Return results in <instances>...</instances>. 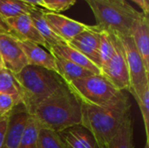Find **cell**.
Here are the masks:
<instances>
[{
  "instance_id": "34",
  "label": "cell",
  "mask_w": 149,
  "mask_h": 148,
  "mask_svg": "<svg viewBox=\"0 0 149 148\" xmlns=\"http://www.w3.org/2000/svg\"><path fill=\"white\" fill-rule=\"evenodd\" d=\"M144 148H149V142H146V145H145V147Z\"/></svg>"
},
{
  "instance_id": "7",
  "label": "cell",
  "mask_w": 149,
  "mask_h": 148,
  "mask_svg": "<svg viewBox=\"0 0 149 148\" xmlns=\"http://www.w3.org/2000/svg\"><path fill=\"white\" fill-rule=\"evenodd\" d=\"M107 32L111 35L114 46V53L111 59L101 66L100 74L120 91H129L130 78L121 43L115 32Z\"/></svg>"
},
{
  "instance_id": "12",
  "label": "cell",
  "mask_w": 149,
  "mask_h": 148,
  "mask_svg": "<svg viewBox=\"0 0 149 148\" xmlns=\"http://www.w3.org/2000/svg\"><path fill=\"white\" fill-rule=\"evenodd\" d=\"M14 36L21 40H28L47 49V45L36 29L29 14H24L5 20Z\"/></svg>"
},
{
  "instance_id": "36",
  "label": "cell",
  "mask_w": 149,
  "mask_h": 148,
  "mask_svg": "<svg viewBox=\"0 0 149 148\" xmlns=\"http://www.w3.org/2000/svg\"><path fill=\"white\" fill-rule=\"evenodd\" d=\"M3 148H6V147H3Z\"/></svg>"
},
{
  "instance_id": "26",
  "label": "cell",
  "mask_w": 149,
  "mask_h": 148,
  "mask_svg": "<svg viewBox=\"0 0 149 148\" xmlns=\"http://www.w3.org/2000/svg\"><path fill=\"white\" fill-rule=\"evenodd\" d=\"M41 1L45 10L56 13H59L60 11L68 10L76 3V0H41Z\"/></svg>"
},
{
  "instance_id": "19",
  "label": "cell",
  "mask_w": 149,
  "mask_h": 148,
  "mask_svg": "<svg viewBox=\"0 0 149 148\" xmlns=\"http://www.w3.org/2000/svg\"><path fill=\"white\" fill-rule=\"evenodd\" d=\"M106 148H134V126L129 116Z\"/></svg>"
},
{
  "instance_id": "37",
  "label": "cell",
  "mask_w": 149,
  "mask_h": 148,
  "mask_svg": "<svg viewBox=\"0 0 149 148\" xmlns=\"http://www.w3.org/2000/svg\"><path fill=\"white\" fill-rule=\"evenodd\" d=\"M0 118H2V117H1V116H0Z\"/></svg>"
},
{
  "instance_id": "3",
  "label": "cell",
  "mask_w": 149,
  "mask_h": 148,
  "mask_svg": "<svg viewBox=\"0 0 149 148\" xmlns=\"http://www.w3.org/2000/svg\"><path fill=\"white\" fill-rule=\"evenodd\" d=\"M12 75L18 88L20 102L30 115L64 82L57 73L31 65Z\"/></svg>"
},
{
  "instance_id": "25",
  "label": "cell",
  "mask_w": 149,
  "mask_h": 148,
  "mask_svg": "<svg viewBox=\"0 0 149 148\" xmlns=\"http://www.w3.org/2000/svg\"><path fill=\"white\" fill-rule=\"evenodd\" d=\"M135 100L137 101L141 113L146 131L147 141L149 142V85L146 86L143 92Z\"/></svg>"
},
{
  "instance_id": "18",
  "label": "cell",
  "mask_w": 149,
  "mask_h": 148,
  "mask_svg": "<svg viewBox=\"0 0 149 148\" xmlns=\"http://www.w3.org/2000/svg\"><path fill=\"white\" fill-rule=\"evenodd\" d=\"M54 57L56 61L58 75L64 80L65 83H69L75 79H79L93 74L91 72L82 68L81 66L65 58H63L56 55H54Z\"/></svg>"
},
{
  "instance_id": "32",
  "label": "cell",
  "mask_w": 149,
  "mask_h": 148,
  "mask_svg": "<svg viewBox=\"0 0 149 148\" xmlns=\"http://www.w3.org/2000/svg\"><path fill=\"white\" fill-rule=\"evenodd\" d=\"M0 69H6L4 64H3V59L1 58V56H0Z\"/></svg>"
},
{
  "instance_id": "30",
  "label": "cell",
  "mask_w": 149,
  "mask_h": 148,
  "mask_svg": "<svg viewBox=\"0 0 149 148\" xmlns=\"http://www.w3.org/2000/svg\"><path fill=\"white\" fill-rule=\"evenodd\" d=\"M124 1H126V0H124ZM130 1H133V2H134L136 4H138V5L141 7V9L142 10V13H143L145 16H148V17L149 8L146 6V4H145V3H144L143 0H130Z\"/></svg>"
},
{
  "instance_id": "5",
  "label": "cell",
  "mask_w": 149,
  "mask_h": 148,
  "mask_svg": "<svg viewBox=\"0 0 149 148\" xmlns=\"http://www.w3.org/2000/svg\"><path fill=\"white\" fill-rule=\"evenodd\" d=\"M65 84L81 103L98 107L108 106L125 94L101 74H92Z\"/></svg>"
},
{
  "instance_id": "9",
  "label": "cell",
  "mask_w": 149,
  "mask_h": 148,
  "mask_svg": "<svg viewBox=\"0 0 149 148\" xmlns=\"http://www.w3.org/2000/svg\"><path fill=\"white\" fill-rule=\"evenodd\" d=\"M44 16L54 32L66 43L89 28V25L69 18L60 13L45 10Z\"/></svg>"
},
{
  "instance_id": "31",
  "label": "cell",
  "mask_w": 149,
  "mask_h": 148,
  "mask_svg": "<svg viewBox=\"0 0 149 148\" xmlns=\"http://www.w3.org/2000/svg\"><path fill=\"white\" fill-rule=\"evenodd\" d=\"M19 1H23V2H25L27 3H30V4H32V5H35V6L44 7L43 3H42L41 0H19Z\"/></svg>"
},
{
  "instance_id": "23",
  "label": "cell",
  "mask_w": 149,
  "mask_h": 148,
  "mask_svg": "<svg viewBox=\"0 0 149 148\" xmlns=\"http://www.w3.org/2000/svg\"><path fill=\"white\" fill-rule=\"evenodd\" d=\"M113 53L114 46L110 33L106 31H100L99 55L100 61V68L111 59Z\"/></svg>"
},
{
  "instance_id": "21",
  "label": "cell",
  "mask_w": 149,
  "mask_h": 148,
  "mask_svg": "<svg viewBox=\"0 0 149 148\" xmlns=\"http://www.w3.org/2000/svg\"><path fill=\"white\" fill-rule=\"evenodd\" d=\"M40 124L31 115H30L26 128L21 137L17 148H38V136Z\"/></svg>"
},
{
  "instance_id": "20",
  "label": "cell",
  "mask_w": 149,
  "mask_h": 148,
  "mask_svg": "<svg viewBox=\"0 0 149 148\" xmlns=\"http://www.w3.org/2000/svg\"><path fill=\"white\" fill-rule=\"evenodd\" d=\"M35 5L19 0H0V16L4 19L30 14Z\"/></svg>"
},
{
  "instance_id": "27",
  "label": "cell",
  "mask_w": 149,
  "mask_h": 148,
  "mask_svg": "<svg viewBox=\"0 0 149 148\" xmlns=\"http://www.w3.org/2000/svg\"><path fill=\"white\" fill-rule=\"evenodd\" d=\"M21 103L19 98L10 94H0V116H8L17 104Z\"/></svg>"
},
{
  "instance_id": "1",
  "label": "cell",
  "mask_w": 149,
  "mask_h": 148,
  "mask_svg": "<svg viewBox=\"0 0 149 148\" xmlns=\"http://www.w3.org/2000/svg\"><path fill=\"white\" fill-rule=\"evenodd\" d=\"M130 109L131 104L126 94L106 107L81 103V126L92 133L99 148H106L131 116Z\"/></svg>"
},
{
  "instance_id": "22",
  "label": "cell",
  "mask_w": 149,
  "mask_h": 148,
  "mask_svg": "<svg viewBox=\"0 0 149 148\" xmlns=\"http://www.w3.org/2000/svg\"><path fill=\"white\" fill-rule=\"evenodd\" d=\"M38 148H66L58 132L40 126L38 136Z\"/></svg>"
},
{
  "instance_id": "8",
  "label": "cell",
  "mask_w": 149,
  "mask_h": 148,
  "mask_svg": "<svg viewBox=\"0 0 149 148\" xmlns=\"http://www.w3.org/2000/svg\"><path fill=\"white\" fill-rule=\"evenodd\" d=\"M0 56L5 68L12 74L19 72L28 65L26 57L19 45L18 39L10 33L0 32Z\"/></svg>"
},
{
  "instance_id": "13",
  "label": "cell",
  "mask_w": 149,
  "mask_h": 148,
  "mask_svg": "<svg viewBox=\"0 0 149 148\" xmlns=\"http://www.w3.org/2000/svg\"><path fill=\"white\" fill-rule=\"evenodd\" d=\"M18 43L26 57L28 65L45 68L58 74L55 57L52 53L28 40L18 39Z\"/></svg>"
},
{
  "instance_id": "17",
  "label": "cell",
  "mask_w": 149,
  "mask_h": 148,
  "mask_svg": "<svg viewBox=\"0 0 149 148\" xmlns=\"http://www.w3.org/2000/svg\"><path fill=\"white\" fill-rule=\"evenodd\" d=\"M45 10L43 8L36 6L33 9V10L29 14V16L31 17L36 29L38 30L43 39L45 40L47 45V50L50 51L52 47L58 44H65L66 42H65L59 36H58L52 29V27L49 25L44 16Z\"/></svg>"
},
{
  "instance_id": "11",
  "label": "cell",
  "mask_w": 149,
  "mask_h": 148,
  "mask_svg": "<svg viewBox=\"0 0 149 148\" xmlns=\"http://www.w3.org/2000/svg\"><path fill=\"white\" fill-rule=\"evenodd\" d=\"M30 114L22 103L17 104L8 115L7 131L4 146L6 148H17L21 137L26 128Z\"/></svg>"
},
{
  "instance_id": "15",
  "label": "cell",
  "mask_w": 149,
  "mask_h": 148,
  "mask_svg": "<svg viewBox=\"0 0 149 148\" xmlns=\"http://www.w3.org/2000/svg\"><path fill=\"white\" fill-rule=\"evenodd\" d=\"M130 35L142 58L147 72H149V20L148 16L143 15L134 22Z\"/></svg>"
},
{
  "instance_id": "6",
  "label": "cell",
  "mask_w": 149,
  "mask_h": 148,
  "mask_svg": "<svg viewBox=\"0 0 149 148\" xmlns=\"http://www.w3.org/2000/svg\"><path fill=\"white\" fill-rule=\"evenodd\" d=\"M117 35L121 43L128 68L130 78V89L128 92L136 99L143 92L146 86L149 85V72L144 66L142 58L131 35Z\"/></svg>"
},
{
  "instance_id": "2",
  "label": "cell",
  "mask_w": 149,
  "mask_h": 148,
  "mask_svg": "<svg viewBox=\"0 0 149 148\" xmlns=\"http://www.w3.org/2000/svg\"><path fill=\"white\" fill-rule=\"evenodd\" d=\"M33 116L40 126L58 133L81 125V102L63 82L35 110Z\"/></svg>"
},
{
  "instance_id": "4",
  "label": "cell",
  "mask_w": 149,
  "mask_h": 148,
  "mask_svg": "<svg viewBox=\"0 0 149 148\" xmlns=\"http://www.w3.org/2000/svg\"><path fill=\"white\" fill-rule=\"evenodd\" d=\"M96 19L100 31H112L119 35H130L134 22L144 14L126 1L86 0Z\"/></svg>"
},
{
  "instance_id": "38",
  "label": "cell",
  "mask_w": 149,
  "mask_h": 148,
  "mask_svg": "<svg viewBox=\"0 0 149 148\" xmlns=\"http://www.w3.org/2000/svg\"><path fill=\"white\" fill-rule=\"evenodd\" d=\"M0 32H2V31H0Z\"/></svg>"
},
{
  "instance_id": "28",
  "label": "cell",
  "mask_w": 149,
  "mask_h": 148,
  "mask_svg": "<svg viewBox=\"0 0 149 148\" xmlns=\"http://www.w3.org/2000/svg\"><path fill=\"white\" fill-rule=\"evenodd\" d=\"M7 120L8 116L0 118V148H3L4 146L7 131Z\"/></svg>"
},
{
  "instance_id": "14",
  "label": "cell",
  "mask_w": 149,
  "mask_h": 148,
  "mask_svg": "<svg viewBox=\"0 0 149 148\" xmlns=\"http://www.w3.org/2000/svg\"><path fill=\"white\" fill-rule=\"evenodd\" d=\"M66 148H99L92 133L81 125L58 133Z\"/></svg>"
},
{
  "instance_id": "10",
  "label": "cell",
  "mask_w": 149,
  "mask_h": 148,
  "mask_svg": "<svg viewBox=\"0 0 149 148\" xmlns=\"http://www.w3.org/2000/svg\"><path fill=\"white\" fill-rule=\"evenodd\" d=\"M99 42L100 30L95 25H89V28L87 30L74 37L67 44L80 51L86 57H87L100 69Z\"/></svg>"
},
{
  "instance_id": "29",
  "label": "cell",
  "mask_w": 149,
  "mask_h": 148,
  "mask_svg": "<svg viewBox=\"0 0 149 148\" xmlns=\"http://www.w3.org/2000/svg\"><path fill=\"white\" fill-rule=\"evenodd\" d=\"M0 31L5 32V33H10V34H12V35L14 36L12 31L10 30V28L9 25L7 24L6 21H5L1 16H0Z\"/></svg>"
},
{
  "instance_id": "35",
  "label": "cell",
  "mask_w": 149,
  "mask_h": 148,
  "mask_svg": "<svg viewBox=\"0 0 149 148\" xmlns=\"http://www.w3.org/2000/svg\"><path fill=\"white\" fill-rule=\"evenodd\" d=\"M111 1H117V2H124V0H111Z\"/></svg>"
},
{
  "instance_id": "16",
  "label": "cell",
  "mask_w": 149,
  "mask_h": 148,
  "mask_svg": "<svg viewBox=\"0 0 149 148\" xmlns=\"http://www.w3.org/2000/svg\"><path fill=\"white\" fill-rule=\"evenodd\" d=\"M49 51L53 55L65 58L81 66L82 68L91 72L93 74H100V69L95 64H93L87 57H86L75 48L69 45L67 43L55 45L52 47Z\"/></svg>"
},
{
  "instance_id": "33",
  "label": "cell",
  "mask_w": 149,
  "mask_h": 148,
  "mask_svg": "<svg viewBox=\"0 0 149 148\" xmlns=\"http://www.w3.org/2000/svg\"><path fill=\"white\" fill-rule=\"evenodd\" d=\"M143 1H144V3H145L146 6L149 8V0H143Z\"/></svg>"
},
{
  "instance_id": "24",
  "label": "cell",
  "mask_w": 149,
  "mask_h": 148,
  "mask_svg": "<svg viewBox=\"0 0 149 148\" xmlns=\"http://www.w3.org/2000/svg\"><path fill=\"white\" fill-rule=\"evenodd\" d=\"M2 93L19 98L18 88L16 81L12 73L7 69H0V94Z\"/></svg>"
}]
</instances>
